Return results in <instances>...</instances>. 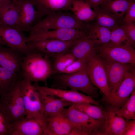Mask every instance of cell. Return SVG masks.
Masks as SVG:
<instances>
[{
	"label": "cell",
	"instance_id": "7c38bea8",
	"mask_svg": "<svg viewBox=\"0 0 135 135\" xmlns=\"http://www.w3.org/2000/svg\"><path fill=\"white\" fill-rule=\"evenodd\" d=\"M101 59L106 70L111 97L116 91L126 73L134 65L123 64Z\"/></svg>",
	"mask_w": 135,
	"mask_h": 135
},
{
	"label": "cell",
	"instance_id": "cb8c5ba5",
	"mask_svg": "<svg viewBox=\"0 0 135 135\" xmlns=\"http://www.w3.org/2000/svg\"><path fill=\"white\" fill-rule=\"evenodd\" d=\"M71 11L78 20L86 22L94 20L95 14L90 5L82 0H72Z\"/></svg>",
	"mask_w": 135,
	"mask_h": 135
},
{
	"label": "cell",
	"instance_id": "60d3db41",
	"mask_svg": "<svg viewBox=\"0 0 135 135\" xmlns=\"http://www.w3.org/2000/svg\"><path fill=\"white\" fill-rule=\"evenodd\" d=\"M82 0L85 1V0Z\"/></svg>",
	"mask_w": 135,
	"mask_h": 135
},
{
	"label": "cell",
	"instance_id": "9a60e30c",
	"mask_svg": "<svg viewBox=\"0 0 135 135\" xmlns=\"http://www.w3.org/2000/svg\"><path fill=\"white\" fill-rule=\"evenodd\" d=\"M44 135H69L74 127L61 112L44 119Z\"/></svg>",
	"mask_w": 135,
	"mask_h": 135
},
{
	"label": "cell",
	"instance_id": "836d02e7",
	"mask_svg": "<svg viewBox=\"0 0 135 135\" xmlns=\"http://www.w3.org/2000/svg\"><path fill=\"white\" fill-rule=\"evenodd\" d=\"M64 54H61L56 56L53 65L52 66L54 72L63 73L66 68Z\"/></svg>",
	"mask_w": 135,
	"mask_h": 135
},
{
	"label": "cell",
	"instance_id": "52a82bcc",
	"mask_svg": "<svg viewBox=\"0 0 135 135\" xmlns=\"http://www.w3.org/2000/svg\"><path fill=\"white\" fill-rule=\"evenodd\" d=\"M97 53L100 58L105 60L123 64H135V50L130 46L108 43L99 46Z\"/></svg>",
	"mask_w": 135,
	"mask_h": 135
},
{
	"label": "cell",
	"instance_id": "f1b7e54d",
	"mask_svg": "<svg viewBox=\"0 0 135 135\" xmlns=\"http://www.w3.org/2000/svg\"><path fill=\"white\" fill-rule=\"evenodd\" d=\"M20 10L18 2L13 3L2 15L0 18V22L6 26L16 28L18 20Z\"/></svg>",
	"mask_w": 135,
	"mask_h": 135
},
{
	"label": "cell",
	"instance_id": "7a4b0ae2",
	"mask_svg": "<svg viewBox=\"0 0 135 135\" xmlns=\"http://www.w3.org/2000/svg\"><path fill=\"white\" fill-rule=\"evenodd\" d=\"M88 24L77 19L72 13L58 11L50 13L37 22L30 31L73 28L87 31ZM29 31V32H30Z\"/></svg>",
	"mask_w": 135,
	"mask_h": 135
},
{
	"label": "cell",
	"instance_id": "d6a6232c",
	"mask_svg": "<svg viewBox=\"0 0 135 135\" xmlns=\"http://www.w3.org/2000/svg\"><path fill=\"white\" fill-rule=\"evenodd\" d=\"M88 62L85 59H76L66 68L63 73L70 74L86 69Z\"/></svg>",
	"mask_w": 135,
	"mask_h": 135
},
{
	"label": "cell",
	"instance_id": "44dd1931",
	"mask_svg": "<svg viewBox=\"0 0 135 135\" xmlns=\"http://www.w3.org/2000/svg\"><path fill=\"white\" fill-rule=\"evenodd\" d=\"M38 91L44 107V119L56 115L66 107L73 104L54 96Z\"/></svg>",
	"mask_w": 135,
	"mask_h": 135
},
{
	"label": "cell",
	"instance_id": "e575fe53",
	"mask_svg": "<svg viewBox=\"0 0 135 135\" xmlns=\"http://www.w3.org/2000/svg\"><path fill=\"white\" fill-rule=\"evenodd\" d=\"M135 1L130 4L125 13L122 20V23L135 22Z\"/></svg>",
	"mask_w": 135,
	"mask_h": 135
},
{
	"label": "cell",
	"instance_id": "8992f818",
	"mask_svg": "<svg viewBox=\"0 0 135 135\" xmlns=\"http://www.w3.org/2000/svg\"><path fill=\"white\" fill-rule=\"evenodd\" d=\"M21 80L0 98V103L14 122L26 118V111L20 88Z\"/></svg>",
	"mask_w": 135,
	"mask_h": 135
},
{
	"label": "cell",
	"instance_id": "484cf974",
	"mask_svg": "<svg viewBox=\"0 0 135 135\" xmlns=\"http://www.w3.org/2000/svg\"><path fill=\"white\" fill-rule=\"evenodd\" d=\"M111 30L95 23L92 25L88 24V37L98 46L107 44L110 41Z\"/></svg>",
	"mask_w": 135,
	"mask_h": 135
},
{
	"label": "cell",
	"instance_id": "f546056e",
	"mask_svg": "<svg viewBox=\"0 0 135 135\" xmlns=\"http://www.w3.org/2000/svg\"><path fill=\"white\" fill-rule=\"evenodd\" d=\"M112 109L118 116L127 119L135 120V89L122 107L118 109Z\"/></svg>",
	"mask_w": 135,
	"mask_h": 135
},
{
	"label": "cell",
	"instance_id": "30bf717a",
	"mask_svg": "<svg viewBox=\"0 0 135 135\" xmlns=\"http://www.w3.org/2000/svg\"><path fill=\"white\" fill-rule=\"evenodd\" d=\"M27 42L44 40H57L67 41L78 39L88 35L85 30L73 28H62L43 30H31Z\"/></svg>",
	"mask_w": 135,
	"mask_h": 135
},
{
	"label": "cell",
	"instance_id": "3957f363",
	"mask_svg": "<svg viewBox=\"0 0 135 135\" xmlns=\"http://www.w3.org/2000/svg\"><path fill=\"white\" fill-rule=\"evenodd\" d=\"M20 88L26 111V118L37 120L43 125L44 107L38 91L28 79L22 78Z\"/></svg>",
	"mask_w": 135,
	"mask_h": 135
},
{
	"label": "cell",
	"instance_id": "4dcf8cb0",
	"mask_svg": "<svg viewBox=\"0 0 135 135\" xmlns=\"http://www.w3.org/2000/svg\"><path fill=\"white\" fill-rule=\"evenodd\" d=\"M108 43L114 45L134 46L129 40L122 24L111 30L110 40Z\"/></svg>",
	"mask_w": 135,
	"mask_h": 135
},
{
	"label": "cell",
	"instance_id": "4316f807",
	"mask_svg": "<svg viewBox=\"0 0 135 135\" xmlns=\"http://www.w3.org/2000/svg\"><path fill=\"white\" fill-rule=\"evenodd\" d=\"M135 0H104L99 6L116 16L122 21L130 4Z\"/></svg>",
	"mask_w": 135,
	"mask_h": 135
},
{
	"label": "cell",
	"instance_id": "603a6c76",
	"mask_svg": "<svg viewBox=\"0 0 135 135\" xmlns=\"http://www.w3.org/2000/svg\"><path fill=\"white\" fill-rule=\"evenodd\" d=\"M22 78L20 74L10 71L0 65V96L12 89Z\"/></svg>",
	"mask_w": 135,
	"mask_h": 135
},
{
	"label": "cell",
	"instance_id": "5b68a950",
	"mask_svg": "<svg viewBox=\"0 0 135 135\" xmlns=\"http://www.w3.org/2000/svg\"><path fill=\"white\" fill-rule=\"evenodd\" d=\"M56 78L59 86L80 91L95 98L98 96V89L92 84L86 68L71 74H62Z\"/></svg>",
	"mask_w": 135,
	"mask_h": 135
},
{
	"label": "cell",
	"instance_id": "74e56055",
	"mask_svg": "<svg viewBox=\"0 0 135 135\" xmlns=\"http://www.w3.org/2000/svg\"><path fill=\"white\" fill-rule=\"evenodd\" d=\"M13 4L11 0H0V18Z\"/></svg>",
	"mask_w": 135,
	"mask_h": 135
},
{
	"label": "cell",
	"instance_id": "4fadbf2b",
	"mask_svg": "<svg viewBox=\"0 0 135 135\" xmlns=\"http://www.w3.org/2000/svg\"><path fill=\"white\" fill-rule=\"evenodd\" d=\"M33 85L34 88L39 92L54 96L73 104L87 102L99 105L98 102L94 100L92 96L86 95L76 90H65L46 86H40L37 84Z\"/></svg>",
	"mask_w": 135,
	"mask_h": 135
},
{
	"label": "cell",
	"instance_id": "7402d4cb",
	"mask_svg": "<svg viewBox=\"0 0 135 135\" xmlns=\"http://www.w3.org/2000/svg\"><path fill=\"white\" fill-rule=\"evenodd\" d=\"M11 135H44L43 125L37 120L25 118L14 122Z\"/></svg>",
	"mask_w": 135,
	"mask_h": 135
},
{
	"label": "cell",
	"instance_id": "2e32d148",
	"mask_svg": "<svg viewBox=\"0 0 135 135\" xmlns=\"http://www.w3.org/2000/svg\"><path fill=\"white\" fill-rule=\"evenodd\" d=\"M19 17L16 28L20 30L30 31L38 21V13L32 0H18Z\"/></svg>",
	"mask_w": 135,
	"mask_h": 135
},
{
	"label": "cell",
	"instance_id": "5bb4252c",
	"mask_svg": "<svg viewBox=\"0 0 135 135\" xmlns=\"http://www.w3.org/2000/svg\"><path fill=\"white\" fill-rule=\"evenodd\" d=\"M135 71L133 68L125 74L116 91L112 96L109 106L114 109H119L128 99L135 90Z\"/></svg>",
	"mask_w": 135,
	"mask_h": 135
},
{
	"label": "cell",
	"instance_id": "8fae6325",
	"mask_svg": "<svg viewBox=\"0 0 135 135\" xmlns=\"http://www.w3.org/2000/svg\"><path fill=\"white\" fill-rule=\"evenodd\" d=\"M64 41L57 40H44L28 42L31 48L35 50L48 57L66 53L78 39Z\"/></svg>",
	"mask_w": 135,
	"mask_h": 135
},
{
	"label": "cell",
	"instance_id": "ab89813d",
	"mask_svg": "<svg viewBox=\"0 0 135 135\" xmlns=\"http://www.w3.org/2000/svg\"><path fill=\"white\" fill-rule=\"evenodd\" d=\"M104 0H85L93 9L99 6L103 2Z\"/></svg>",
	"mask_w": 135,
	"mask_h": 135
},
{
	"label": "cell",
	"instance_id": "1f68e13d",
	"mask_svg": "<svg viewBox=\"0 0 135 135\" xmlns=\"http://www.w3.org/2000/svg\"><path fill=\"white\" fill-rule=\"evenodd\" d=\"M14 122L0 103V135H11Z\"/></svg>",
	"mask_w": 135,
	"mask_h": 135
},
{
	"label": "cell",
	"instance_id": "6da1fadb",
	"mask_svg": "<svg viewBox=\"0 0 135 135\" xmlns=\"http://www.w3.org/2000/svg\"><path fill=\"white\" fill-rule=\"evenodd\" d=\"M54 73L49 57L32 49L25 54L22 62L20 74L31 82H42L46 85L48 78Z\"/></svg>",
	"mask_w": 135,
	"mask_h": 135
},
{
	"label": "cell",
	"instance_id": "ffe728a7",
	"mask_svg": "<svg viewBox=\"0 0 135 135\" xmlns=\"http://www.w3.org/2000/svg\"><path fill=\"white\" fill-rule=\"evenodd\" d=\"M104 122L102 135H124L126 119L118 116L110 106Z\"/></svg>",
	"mask_w": 135,
	"mask_h": 135
},
{
	"label": "cell",
	"instance_id": "83f0119b",
	"mask_svg": "<svg viewBox=\"0 0 135 135\" xmlns=\"http://www.w3.org/2000/svg\"><path fill=\"white\" fill-rule=\"evenodd\" d=\"M73 105L76 109L93 119L104 122L105 120L107 114V109L99 105L87 102L74 103Z\"/></svg>",
	"mask_w": 135,
	"mask_h": 135
},
{
	"label": "cell",
	"instance_id": "ac0fdd59",
	"mask_svg": "<svg viewBox=\"0 0 135 135\" xmlns=\"http://www.w3.org/2000/svg\"><path fill=\"white\" fill-rule=\"evenodd\" d=\"M25 54L0 44V65L20 74L21 65Z\"/></svg>",
	"mask_w": 135,
	"mask_h": 135
},
{
	"label": "cell",
	"instance_id": "d6986e66",
	"mask_svg": "<svg viewBox=\"0 0 135 135\" xmlns=\"http://www.w3.org/2000/svg\"><path fill=\"white\" fill-rule=\"evenodd\" d=\"M99 46L88 35L78 39L69 51L76 59H85L88 61L97 54Z\"/></svg>",
	"mask_w": 135,
	"mask_h": 135
},
{
	"label": "cell",
	"instance_id": "f35d334b",
	"mask_svg": "<svg viewBox=\"0 0 135 135\" xmlns=\"http://www.w3.org/2000/svg\"><path fill=\"white\" fill-rule=\"evenodd\" d=\"M64 56L67 67L76 60L74 56L70 52L64 54Z\"/></svg>",
	"mask_w": 135,
	"mask_h": 135
},
{
	"label": "cell",
	"instance_id": "e0dca14e",
	"mask_svg": "<svg viewBox=\"0 0 135 135\" xmlns=\"http://www.w3.org/2000/svg\"><path fill=\"white\" fill-rule=\"evenodd\" d=\"M38 13V21L58 11H70L72 0H32Z\"/></svg>",
	"mask_w": 135,
	"mask_h": 135
},
{
	"label": "cell",
	"instance_id": "8d00e7d4",
	"mask_svg": "<svg viewBox=\"0 0 135 135\" xmlns=\"http://www.w3.org/2000/svg\"><path fill=\"white\" fill-rule=\"evenodd\" d=\"M135 135V120L126 119L124 135Z\"/></svg>",
	"mask_w": 135,
	"mask_h": 135
},
{
	"label": "cell",
	"instance_id": "277c9868",
	"mask_svg": "<svg viewBox=\"0 0 135 135\" xmlns=\"http://www.w3.org/2000/svg\"><path fill=\"white\" fill-rule=\"evenodd\" d=\"M61 112L81 135H102L104 122L93 119L77 110L73 104Z\"/></svg>",
	"mask_w": 135,
	"mask_h": 135
},
{
	"label": "cell",
	"instance_id": "9c48e42d",
	"mask_svg": "<svg viewBox=\"0 0 135 135\" xmlns=\"http://www.w3.org/2000/svg\"><path fill=\"white\" fill-rule=\"evenodd\" d=\"M28 37L15 27L0 22V44L18 51L25 54L32 50L27 44Z\"/></svg>",
	"mask_w": 135,
	"mask_h": 135
},
{
	"label": "cell",
	"instance_id": "ba28073f",
	"mask_svg": "<svg viewBox=\"0 0 135 135\" xmlns=\"http://www.w3.org/2000/svg\"><path fill=\"white\" fill-rule=\"evenodd\" d=\"M86 69L92 84L102 93L109 104L112 100L110 90L101 58L97 54L90 58L88 62Z\"/></svg>",
	"mask_w": 135,
	"mask_h": 135
},
{
	"label": "cell",
	"instance_id": "d590c367",
	"mask_svg": "<svg viewBox=\"0 0 135 135\" xmlns=\"http://www.w3.org/2000/svg\"><path fill=\"white\" fill-rule=\"evenodd\" d=\"M128 38L133 45L134 46L135 42V22L122 23Z\"/></svg>",
	"mask_w": 135,
	"mask_h": 135
},
{
	"label": "cell",
	"instance_id": "d4e9b609",
	"mask_svg": "<svg viewBox=\"0 0 135 135\" xmlns=\"http://www.w3.org/2000/svg\"><path fill=\"white\" fill-rule=\"evenodd\" d=\"M95 17V23L102 26L107 28L111 30L116 27L122 24L114 14L99 6L93 9Z\"/></svg>",
	"mask_w": 135,
	"mask_h": 135
}]
</instances>
